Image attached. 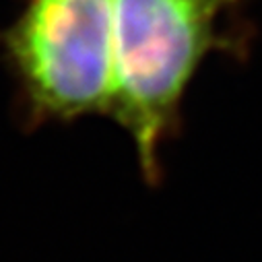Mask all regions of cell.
<instances>
[{
	"mask_svg": "<svg viewBox=\"0 0 262 262\" xmlns=\"http://www.w3.org/2000/svg\"><path fill=\"white\" fill-rule=\"evenodd\" d=\"M0 56L27 130L110 116L114 0H23L0 29Z\"/></svg>",
	"mask_w": 262,
	"mask_h": 262,
	"instance_id": "cell-2",
	"label": "cell"
},
{
	"mask_svg": "<svg viewBox=\"0 0 262 262\" xmlns=\"http://www.w3.org/2000/svg\"><path fill=\"white\" fill-rule=\"evenodd\" d=\"M246 0H114L110 116L133 139L143 180L157 186L161 151L180 133L182 103L211 54L244 58Z\"/></svg>",
	"mask_w": 262,
	"mask_h": 262,
	"instance_id": "cell-1",
	"label": "cell"
}]
</instances>
